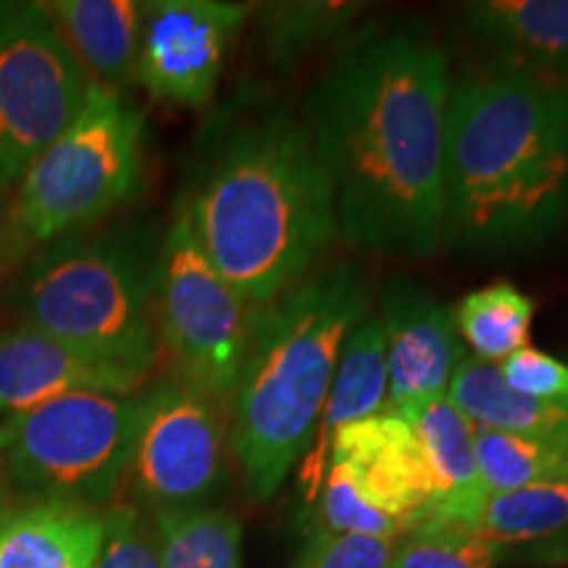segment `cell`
Returning <instances> with one entry per match:
<instances>
[{"instance_id": "obj_31", "label": "cell", "mask_w": 568, "mask_h": 568, "mask_svg": "<svg viewBox=\"0 0 568 568\" xmlns=\"http://www.w3.org/2000/svg\"><path fill=\"white\" fill-rule=\"evenodd\" d=\"M529 564L545 566V568H568V524L558 535L545 539V542L529 545L527 552Z\"/></svg>"}, {"instance_id": "obj_10", "label": "cell", "mask_w": 568, "mask_h": 568, "mask_svg": "<svg viewBox=\"0 0 568 568\" xmlns=\"http://www.w3.org/2000/svg\"><path fill=\"white\" fill-rule=\"evenodd\" d=\"M224 406L182 379H166L140 395L130 485L148 514L211 506L226 481Z\"/></svg>"}, {"instance_id": "obj_26", "label": "cell", "mask_w": 568, "mask_h": 568, "mask_svg": "<svg viewBox=\"0 0 568 568\" xmlns=\"http://www.w3.org/2000/svg\"><path fill=\"white\" fill-rule=\"evenodd\" d=\"M503 552L477 529L422 524L397 539L389 568H500Z\"/></svg>"}, {"instance_id": "obj_2", "label": "cell", "mask_w": 568, "mask_h": 568, "mask_svg": "<svg viewBox=\"0 0 568 568\" xmlns=\"http://www.w3.org/2000/svg\"><path fill=\"white\" fill-rule=\"evenodd\" d=\"M568 224V82L485 67L450 90L443 245L529 253Z\"/></svg>"}, {"instance_id": "obj_21", "label": "cell", "mask_w": 568, "mask_h": 568, "mask_svg": "<svg viewBox=\"0 0 568 568\" xmlns=\"http://www.w3.org/2000/svg\"><path fill=\"white\" fill-rule=\"evenodd\" d=\"M163 568H243V524L216 506L151 514Z\"/></svg>"}, {"instance_id": "obj_24", "label": "cell", "mask_w": 568, "mask_h": 568, "mask_svg": "<svg viewBox=\"0 0 568 568\" xmlns=\"http://www.w3.org/2000/svg\"><path fill=\"white\" fill-rule=\"evenodd\" d=\"M474 447L487 495L545 481H568V443L508 435L474 424Z\"/></svg>"}, {"instance_id": "obj_32", "label": "cell", "mask_w": 568, "mask_h": 568, "mask_svg": "<svg viewBox=\"0 0 568 568\" xmlns=\"http://www.w3.org/2000/svg\"><path fill=\"white\" fill-rule=\"evenodd\" d=\"M6 445H9V426L0 424V508L6 506V493H9V479H6Z\"/></svg>"}, {"instance_id": "obj_27", "label": "cell", "mask_w": 568, "mask_h": 568, "mask_svg": "<svg viewBox=\"0 0 568 568\" xmlns=\"http://www.w3.org/2000/svg\"><path fill=\"white\" fill-rule=\"evenodd\" d=\"M308 531H329V535H353L374 537L397 542V537L406 535V527L395 518H389L368 506L355 493L351 479L337 466H326L322 489L314 500V516L308 521Z\"/></svg>"}, {"instance_id": "obj_22", "label": "cell", "mask_w": 568, "mask_h": 568, "mask_svg": "<svg viewBox=\"0 0 568 568\" xmlns=\"http://www.w3.org/2000/svg\"><path fill=\"white\" fill-rule=\"evenodd\" d=\"M537 303L514 282L497 280L460 297L453 311L460 343L471 347L474 358L506 361L529 347V332Z\"/></svg>"}, {"instance_id": "obj_9", "label": "cell", "mask_w": 568, "mask_h": 568, "mask_svg": "<svg viewBox=\"0 0 568 568\" xmlns=\"http://www.w3.org/2000/svg\"><path fill=\"white\" fill-rule=\"evenodd\" d=\"M90 80L45 3H0V187L21 182L34 159L80 113Z\"/></svg>"}, {"instance_id": "obj_25", "label": "cell", "mask_w": 568, "mask_h": 568, "mask_svg": "<svg viewBox=\"0 0 568 568\" xmlns=\"http://www.w3.org/2000/svg\"><path fill=\"white\" fill-rule=\"evenodd\" d=\"M568 524V481H545L506 493H489L477 531L489 542L508 545L545 542Z\"/></svg>"}, {"instance_id": "obj_20", "label": "cell", "mask_w": 568, "mask_h": 568, "mask_svg": "<svg viewBox=\"0 0 568 568\" xmlns=\"http://www.w3.org/2000/svg\"><path fill=\"white\" fill-rule=\"evenodd\" d=\"M447 397L468 422L508 435L568 443V410L516 393L497 364L468 358L453 376Z\"/></svg>"}, {"instance_id": "obj_3", "label": "cell", "mask_w": 568, "mask_h": 568, "mask_svg": "<svg viewBox=\"0 0 568 568\" xmlns=\"http://www.w3.org/2000/svg\"><path fill=\"white\" fill-rule=\"evenodd\" d=\"M219 138L182 205L211 266L264 308L337 243L329 184L301 116L280 101L251 105Z\"/></svg>"}, {"instance_id": "obj_5", "label": "cell", "mask_w": 568, "mask_h": 568, "mask_svg": "<svg viewBox=\"0 0 568 568\" xmlns=\"http://www.w3.org/2000/svg\"><path fill=\"white\" fill-rule=\"evenodd\" d=\"M159 253L138 230L48 247L24 280V326L151 376L161 355Z\"/></svg>"}, {"instance_id": "obj_1", "label": "cell", "mask_w": 568, "mask_h": 568, "mask_svg": "<svg viewBox=\"0 0 568 568\" xmlns=\"http://www.w3.org/2000/svg\"><path fill=\"white\" fill-rule=\"evenodd\" d=\"M450 69L418 21L351 32L305 90L301 124L326 176L337 240L424 258L443 247Z\"/></svg>"}, {"instance_id": "obj_7", "label": "cell", "mask_w": 568, "mask_h": 568, "mask_svg": "<svg viewBox=\"0 0 568 568\" xmlns=\"http://www.w3.org/2000/svg\"><path fill=\"white\" fill-rule=\"evenodd\" d=\"M140 395L71 393L6 418V479L24 500L113 506L130 474Z\"/></svg>"}, {"instance_id": "obj_29", "label": "cell", "mask_w": 568, "mask_h": 568, "mask_svg": "<svg viewBox=\"0 0 568 568\" xmlns=\"http://www.w3.org/2000/svg\"><path fill=\"white\" fill-rule=\"evenodd\" d=\"M395 542L374 537L305 531L290 568H389Z\"/></svg>"}, {"instance_id": "obj_16", "label": "cell", "mask_w": 568, "mask_h": 568, "mask_svg": "<svg viewBox=\"0 0 568 568\" xmlns=\"http://www.w3.org/2000/svg\"><path fill=\"white\" fill-rule=\"evenodd\" d=\"M387 406V339L379 316H366L347 335L339 353L335 379L326 395L322 422L316 426L314 443L303 456L301 481L314 503L322 489L326 464H329V443L339 429L361 418L382 414Z\"/></svg>"}, {"instance_id": "obj_18", "label": "cell", "mask_w": 568, "mask_h": 568, "mask_svg": "<svg viewBox=\"0 0 568 568\" xmlns=\"http://www.w3.org/2000/svg\"><path fill=\"white\" fill-rule=\"evenodd\" d=\"M414 429L432 485V503L424 524L477 529L487 489L477 464L474 424L453 406L450 397H439L418 414Z\"/></svg>"}, {"instance_id": "obj_4", "label": "cell", "mask_w": 568, "mask_h": 568, "mask_svg": "<svg viewBox=\"0 0 568 568\" xmlns=\"http://www.w3.org/2000/svg\"><path fill=\"white\" fill-rule=\"evenodd\" d=\"M372 316L364 268L335 264L311 272L255 311L226 429L253 500H272L314 443L343 345Z\"/></svg>"}, {"instance_id": "obj_19", "label": "cell", "mask_w": 568, "mask_h": 568, "mask_svg": "<svg viewBox=\"0 0 568 568\" xmlns=\"http://www.w3.org/2000/svg\"><path fill=\"white\" fill-rule=\"evenodd\" d=\"M45 6L90 84L119 92L134 77L142 3L55 0Z\"/></svg>"}, {"instance_id": "obj_30", "label": "cell", "mask_w": 568, "mask_h": 568, "mask_svg": "<svg viewBox=\"0 0 568 568\" xmlns=\"http://www.w3.org/2000/svg\"><path fill=\"white\" fill-rule=\"evenodd\" d=\"M503 379L508 382L516 393L537 397V400L550 403L568 410V364L556 355L537 351V347H524L506 361L497 364Z\"/></svg>"}, {"instance_id": "obj_33", "label": "cell", "mask_w": 568, "mask_h": 568, "mask_svg": "<svg viewBox=\"0 0 568 568\" xmlns=\"http://www.w3.org/2000/svg\"><path fill=\"white\" fill-rule=\"evenodd\" d=\"M0 193H3V187H0Z\"/></svg>"}, {"instance_id": "obj_6", "label": "cell", "mask_w": 568, "mask_h": 568, "mask_svg": "<svg viewBox=\"0 0 568 568\" xmlns=\"http://www.w3.org/2000/svg\"><path fill=\"white\" fill-rule=\"evenodd\" d=\"M142 119L116 90L90 84L80 113L17 184L11 222L30 243H53L101 222L138 184Z\"/></svg>"}, {"instance_id": "obj_23", "label": "cell", "mask_w": 568, "mask_h": 568, "mask_svg": "<svg viewBox=\"0 0 568 568\" xmlns=\"http://www.w3.org/2000/svg\"><path fill=\"white\" fill-rule=\"evenodd\" d=\"M372 9L368 3H329V0H293L258 6L266 59L276 71H293L305 55L324 42L347 38V30Z\"/></svg>"}, {"instance_id": "obj_28", "label": "cell", "mask_w": 568, "mask_h": 568, "mask_svg": "<svg viewBox=\"0 0 568 568\" xmlns=\"http://www.w3.org/2000/svg\"><path fill=\"white\" fill-rule=\"evenodd\" d=\"M95 568H163L151 514L134 503H113L105 508Z\"/></svg>"}, {"instance_id": "obj_12", "label": "cell", "mask_w": 568, "mask_h": 568, "mask_svg": "<svg viewBox=\"0 0 568 568\" xmlns=\"http://www.w3.org/2000/svg\"><path fill=\"white\" fill-rule=\"evenodd\" d=\"M382 326L387 339V410L414 424L426 406L447 397L468 358L453 311L406 280L382 290Z\"/></svg>"}, {"instance_id": "obj_13", "label": "cell", "mask_w": 568, "mask_h": 568, "mask_svg": "<svg viewBox=\"0 0 568 568\" xmlns=\"http://www.w3.org/2000/svg\"><path fill=\"white\" fill-rule=\"evenodd\" d=\"M329 464L351 479L368 506L400 521L406 531L424 524L432 485L414 424L385 410L347 424L332 437Z\"/></svg>"}, {"instance_id": "obj_11", "label": "cell", "mask_w": 568, "mask_h": 568, "mask_svg": "<svg viewBox=\"0 0 568 568\" xmlns=\"http://www.w3.org/2000/svg\"><path fill=\"white\" fill-rule=\"evenodd\" d=\"M258 6L224 0H153L142 3L134 77L163 103H209L226 59Z\"/></svg>"}, {"instance_id": "obj_15", "label": "cell", "mask_w": 568, "mask_h": 568, "mask_svg": "<svg viewBox=\"0 0 568 568\" xmlns=\"http://www.w3.org/2000/svg\"><path fill=\"white\" fill-rule=\"evenodd\" d=\"M458 24L485 67L568 82V0H468Z\"/></svg>"}, {"instance_id": "obj_8", "label": "cell", "mask_w": 568, "mask_h": 568, "mask_svg": "<svg viewBox=\"0 0 568 568\" xmlns=\"http://www.w3.org/2000/svg\"><path fill=\"white\" fill-rule=\"evenodd\" d=\"M255 311L205 258L180 203L163 234L155 276L159 343L172 355L176 379L230 406Z\"/></svg>"}, {"instance_id": "obj_14", "label": "cell", "mask_w": 568, "mask_h": 568, "mask_svg": "<svg viewBox=\"0 0 568 568\" xmlns=\"http://www.w3.org/2000/svg\"><path fill=\"white\" fill-rule=\"evenodd\" d=\"M148 374L55 339L32 326L0 335V416H17L71 393L134 395Z\"/></svg>"}, {"instance_id": "obj_17", "label": "cell", "mask_w": 568, "mask_h": 568, "mask_svg": "<svg viewBox=\"0 0 568 568\" xmlns=\"http://www.w3.org/2000/svg\"><path fill=\"white\" fill-rule=\"evenodd\" d=\"M103 510L63 500L3 506L0 568H95L103 542Z\"/></svg>"}]
</instances>
